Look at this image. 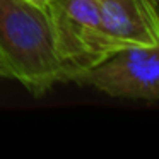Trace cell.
Returning <instances> with one entry per match:
<instances>
[{
    "mask_svg": "<svg viewBox=\"0 0 159 159\" xmlns=\"http://www.w3.org/2000/svg\"><path fill=\"white\" fill-rule=\"evenodd\" d=\"M57 53L67 80L111 55L96 0H52L46 5Z\"/></svg>",
    "mask_w": 159,
    "mask_h": 159,
    "instance_id": "7a4b0ae2",
    "label": "cell"
},
{
    "mask_svg": "<svg viewBox=\"0 0 159 159\" xmlns=\"http://www.w3.org/2000/svg\"><path fill=\"white\" fill-rule=\"evenodd\" d=\"M74 82L91 86L111 98L154 103L159 99V45L120 48Z\"/></svg>",
    "mask_w": 159,
    "mask_h": 159,
    "instance_id": "3957f363",
    "label": "cell"
},
{
    "mask_svg": "<svg viewBox=\"0 0 159 159\" xmlns=\"http://www.w3.org/2000/svg\"><path fill=\"white\" fill-rule=\"evenodd\" d=\"M111 53L127 46L159 45V0H96Z\"/></svg>",
    "mask_w": 159,
    "mask_h": 159,
    "instance_id": "277c9868",
    "label": "cell"
},
{
    "mask_svg": "<svg viewBox=\"0 0 159 159\" xmlns=\"http://www.w3.org/2000/svg\"><path fill=\"white\" fill-rule=\"evenodd\" d=\"M0 65L36 98L65 82L46 7L0 0Z\"/></svg>",
    "mask_w": 159,
    "mask_h": 159,
    "instance_id": "6da1fadb",
    "label": "cell"
},
{
    "mask_svg": "<svg viewBox=\"0 0 159 159\" xmlns=\"http://www.w3.org/2000/svg\"><path fill=\"white\" fill-rule=\"evenodd\" d=\"M28 2H31V4H36V5H39V7H46V5L52 2V0H28Z\"/></svg>",
    "mask_w": 159,
    "mask_h": 159,
    "instance_id": "5b68a950",
    "label": "cell"
}]
</instances>
